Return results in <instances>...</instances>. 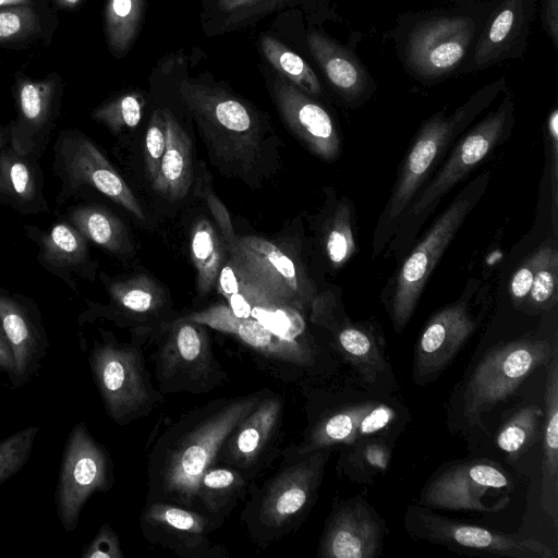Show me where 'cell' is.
<instances>
[{"label": "cell", "mask_w": 558, "mask_h": 558, "mask_svg": "<svg viewBox=\"0 0 558 558\" xmlns=\"http://www.w3.org/2000/svg\"><path fill=\"white\" fill-rule=\"evenodd\" d=\"M157 388L165 393H207L228 378L216 359L205 326L180 317L151 354Z\"/></svg>", "instance_id": "obj_7"}, {"label": "cell", "mask_w": 558, "mask_h": 558, "mask_svg": "<svg viewBox=\"0 0 558 558\" xmlns=\"http://www.w3.org/2000/svg\"><path fill=\"white\" fill-rule=\"evenodd\" d=\"M307 43L312 54L336 88L349 96L362 90L363 72L347 51L317 32L308 34Z\"/></svg>", "instance_id": "obj_33"}, {"label": "cell", "mask_w": 558, "mask_h": 558, "mask_svg": "<svg viewBox=\"0 0 558 558\" xmlns=\"http://www.w3.org/2000/svg\"><path fill=\"white\" fill-rule=\"evenodd\" d=\"M61 89L58 81L21 78L15 88L17 117L7 126L8 143L16 151L40 159L56 125Z\"/></svg>", "instance_id": "obj_20"}, {"label": "cell", "mask_w": 558, "mask_h": 558, "mask_svg": "<svg viewBox=\"0 0 558 558\" xmlns=\"http://www.w3.org/2000/svg\"><path fill=\"white\" fill-rule=\"evenodd\" d=\"M83 0H57L58 4L63 9H74L76 8Z\"/></svg>", "instance_id": "obj_54"}, {"label": "cell", "mask_w": 558, "mask_h": 558, "mask_svg": "<svg viewBox=\"0 0 558 558\" xmlns=\"http://www.w3.org/2000/svg\"><path fill=\"white\" fill-rule=\"evenodd\" d=\"M549 1L553 4L551 7L549 5V12L551 11L553 15L548 22H549V25L551 28L553 37L556 41L557 40V0H549Z\"/></svg>", "instance_id": "obj_52"}, {"label": "cell", "mask_w": 558, "mask_h": 558, "mask_svg": "<svg viewBox=\"0 0 558 558\" xmlns=\"http://www.w3.org/2000/svg\"><path fill=\"white\" fill-rule=\"evenodd\" d=\"M145 14V0H107L105 33L116 57H122L133 46Z\"/></svg>", "instance_id": "obj_35"}, {"label": "cell", "mask_w": 558, "mask_h": 558, "mask_svg": "<svg viewBox=\"0 0 558 558\" xmlns=\"http://www.w3.org/2000/svg\"><path fill=\"white\" fill-rule=\"evenodd\" d=\"M315 317L317 323L331 330L336 348L366 381L374 383L384 373L386 361L372 331L348 319L338 322L323 315Z\"/></svg>", "instance_id": "obj_29"}, {"label": "cell", "mask_w": 558, "mask_h": 558, "mask_svg": "<svg viewBox=\"0 0 558 558\" xmlns=\"http://www.w3.org/2000/svg\"><path fill=\"white\" fill-rule=\"evenodd\" d=\"M88 241L114 255L132 250L123 222L108 208L97 203L81 202L66 207L62 215Z\"/></svg>", "instance_id": "obj_30"}, {"label": "cell", "mask_w": 558, "mask_h": 558, "mask_svg": "<svg viewBox=\"0 0 558 558\" xmlns=\"http://www.w3.org/2000/svg\"><path fill=\"white\" fill-rule=\"evenodd\" d=\"M327 222L324 234L325 253L330 265L340 268L357 250L349 202H340Z\"/></svg>", "instance_id": "obj_38"}, {"label": "cell", "mask_w": 558, "mask_h": 558, "mask_svg": "<svg viewBox=\"0 0 558 558\" xmlns=\"http://www.w3.org/2000/svg\"><path fill=\"white\" fill-rule=\"evenodd\" d=\"M180 94L217 148L247 160L257 148L258 120L241 100L219 87L183 81Z\"/></svg>", "instance_id": "obj_10"}, {"label": "cell", "mask_w": 558, "mask_h": 558, "mask_svg": "<svg viewBox=\"0 0 558 558\" xmlns=\"http://www.w3.org/2000/svg\"><path fill=\"white\" fill-rule=\"evenodd\" d=\"M390 449L381 437H372L350 447L343 469L355 481H367L385 473L390 463Z\"/></svg>", "instance_id": "obj_39"}, {"label": "cell", "mask_w": 558, "mask_h": 558, "mask_svg": "<svg viewBox=\"0 0 558 558\" xmlns=\"http://www.w3.org/2000/svg\"><path fill=\"white\" fill-rule=\"evenodd\" d=\"M25 235L38 247L37 260L47 271L77 293L75 277L93 280L96 263L89 242L62 215L48 229L24 225Z\"/></svg>", "instance_id": "obj_23"}, {"label": "cell", "mask_w": 558, "mask_h": 558, "mask_svg": "<svg viewBox=\"0 0 558 558\" xmlns=\"http://www.w3.org/2000/svg\"><path fill=\"white\" fill-rule=\"evenodd\" d=\"M52 171L60 182L57 207L97 193L137 219L145 220V214L130 186L96 143L82 131L65 129L58 133L53 144Z\"/></svg>", "instance_id": "obj_6"}, {"label": "cell", "mask_w": 558, "mask_h": 558, "mask_svg": "<svg viewBox=\"0 0 558 558\" xmlns=\"http://www.w3.org/2000/svg\"><path fill=\"white\" fill-rule=\"evenodd\" d=\"M144 106L145 99L141 94L125 93L101 104L90 116L111 133L119 134L125 129L138 125Z\"/></svg>", "instance_id": "obj_40"}, {"label": "cell", "mask_w": 558, "mask_h": 558, "mask_svg": "<svg viewBox=\"0 0 558 558\" xmlns=\"http://www.w3.org/2000/svg\"><path fill=\"white\" fill-rule=\"evenodd\" d=\"M225 241L207 218L198 219L192 229L191 256L196 269V288L205 295L216 286L225 262Z\"/></svg>", "instance_id": "obj_34"}, {"label": "cell", "mask_w": 558, "mask_h": 558, "mask_svg": "<svg viewBox=\"0 0 558 558\" xmlns=\"http://www.w3.org/2000/svg\"><path fill=\"white\" fill-rule=\"evenodd\" d=\"M207 203L221 228L225 245H231L235 241L236 236L233 232L228 211L213 194L207 195Z\"/></svg>", "instance_id": "obj_49"}, {"label": "cell", "mask_w": 558, "mask_h": 558, "mask_svg": "<svg viewBox=\"0 0 558 558\" xmlns=\"http://www.w3.org/2000/svg\"><path fill=\"white\" fill-rule=\"evenodd\" d=\"M266 393L215 399L167 426L148 453L146 501L194 509L201 476L216 464L226 438Z\"/></svg>", "instance_id": "obj_1"}, {"label": "cell", "mask_w": 558, "mask_h": 558, "mask_svg": "<svg viewBox=\"0 0 558 558\" xmlns=\"http://www.w3.org/2000/svg\"><path fill=\"white\" fill-rule=\"evenodd\" d=\"M550 151V191H551V216L554 228H557V203H558V112L554 110L547 124Z\"/></svg>", "instance_id": "obj_48"}, {"label": "cell", "mask_w": 558, "mask_h": 558, "mask_svg": "<svg viewBox=\"0 0 558 558\" xmlns=\"http://www.w3.org/2000/svg\"><path fill=\"white\" fill-rule=\"evenodd\" d=\"M547 365L543 424V459L541 474V507L558 526V356Z\"/></svg>", "instance_id": "obj_27"}, {"label": "cell", "mask_w": 558, "mask_h": 558, "mask_svg": "<svg viewBox=\"0 0 558 558\" xmlns=\"http://www.w3.org/2000/svg\"><path fill=\"white\" fill-rule=\"evenodd\" d=\"M39 430V426L29 425L0 440V485L25 466Z\"/></svg>", "instance_id": "obj_41"}, {"label": "cell", "mask_w": 558, "mask_h": 558, "mask_svg": "<svg viewBox=\"0 0 558 558\" xmlns=\"http://www.w3.org/2000/svg\"><path fill=\"white\" fill-rule=\"evenodd\" d=\"M544 411L534 404L519 409L502 424L496 435V446L509 456L517 459L535 440Z\"/></svg>", "instance_id": "obj_37"}, {"label": "cell", "mask_w": 558, "mask_h": 558, "mask_svg": "<svg viewBox=\"0 0 558 558\" xmlns=\"http://www.w3.org/2000/svg\"><path fill=\"white\" fill-rule=\"evenodd\" d=\"M0 175L10 207L22 215L49 213L39 159L21 154L7 142L0 148Z\"/></svg>", "instance_id": "obj_26"}, {"label": "cell", "mask_w": 558, "mask_h": 558, "mask_svg": "<svg viewBox=\"0 0 558 558\" xmlns=\"http://www.w3.org/2000/svg\"><path fill=\"white\" fill-rule=\"evenodd\" d=\"M488 181L489 173L484 172L468 184L402 262L392 283L389 306L396 331H402L412 317L429 276L480 201Z\"/></svg>", "instance_id": "obj_4"}, {"label": "cell", "mask_w": 558, "mask_h": 558, "mask_svg": "<svg viewBox=\"0 0 558 558\" xmlns=\"http://www.w3.org/2000/svg\"><path fill=\"white\" fill-rule=\"evenodd\" d=\"M113 482L109 451L93 437L85 422L76 423L64 444L54 494L62 529L66 533L74 532L92 495L107 493Z\"/></svg>", "instance_id": "obj_9"}, {"label": "cell", "mask_w": 558, "mask_h": 558, "mask_svg": "<svg viewBox=\"0 0 558 558\" xmlns=\"http://www.w3.org/2000/svg\"><path fill=\"white\" fill-rule=\"evenodd\" d=\"M473 26L464 19H440L412 36L409 58L422 73L437 74L454 66L464 56Z\"/></svg>", "instance_id": "obj_25"}, {"label": "cell", "mask_w": 558, "mask_h": 558, "mask_svg": "<svg viewBox=\"0 0 558 558\" xmlns=\"http://www.w3.org/2000/svg\"><path fill=\"white\" fill-rule=\"evenodd\" d=\"M481 109L482 101L476 99L452 116L433 117L421 128L403 159L391 195L379 219L374 238V252L378 253L392 235L399 219L413 203L436 163Z\"/></svg>", "instance_id": "obj_5"}, {"label": "cell", "mask_w": 558, "mask_h": 558, "mask_svg": "<svg viewBox=\"0 0 558 558\" xmlns=\"http://www.w3.org/2000/svg\"><path fill=\"white\" fill-rule=\"evenodd\" d=\"M0 325L15 363V380L20 388L28 384L41 368L49 340L36 302L0 287Z\"/></svg>", "instance_id": "obj_18"}, {"label": "cell", "mask_w": 558, "mask_h": 558, "mask_svg": "<svg viewBox=\"0 0 558 558\" xmlns=\"http://www.w3.org/2000/svg\"><path fill=\"white\" fill-rule=\"evenodd\" d=\"M81 557L123 558L124 554L117 532L108 523H104L92 542L83 548Z\"/></svg>", "instance_id": "obj_47"}, {"label": "cell", "mask_w": 558, "mask_h": 558, "mask_svg": "<svg viewBox=\"0 0 558 558\" xmlns=\"http://www.w3.org/2000/svg\"><path fill=\"white\" fill-rule=\"evenodd\" d=\"M40 26V16L32 5L0 8V43L35 35Z\"/></svg>", "instance_id": "obj_43"}, {"label": "cell", "mask_w": 558, "mask_h": 558, "mask_svg": "<svg viewBox=\"0 0 558 558\" xmlns=\"http://www.w3.org/2000/svg\"><path fill=\"white\" fill-rule=\"evenodd\" d=\"M100 336L87 357L92 378L107 415L125 426L147 416L163 393L153 384L138 347L117 341L109 331L100 330Z\"/></svg>", "instance_id": "obj_3"}, {"label": "cell", "mask_w": 558, "mask_h": 558, "mask_svg": "<svg viewBox=\"0 0 558 558\" xmlns=\"http://www.w3.org/2000/svg\"><path fill=\"white\" fill-rule=\"evenodd\" d=\"M250 482L231 466H209L201 476L194 509L226 519L248 493Z\"/></svg>", "instance_id": "obj_31"}, {"label": "cell", "mask_w": 558, "mask_h": 558, "mask_svg": "<svg viewBox=\"0 0 558 558\" xmlns=\"http://www.w3.org/2000/svg\"><path fill=\"white\" fill-rule=\"evenodd\" d=\"M281 0H217L216 11L226 24H234L254 14L272 9Z\"/></svg>", "instance_id": "obj_46"}, {"label": "cell", "mask_w": 558, "mask_h": 558, "mask_svg": "<svg viewBox=\"0 0 558 558\" xmlns=\"http://www.w3.org/2000/svg\"><path fill=\"white\" fill-rule=\"evenodd\" d=\"M282 412V399L267 392L226 438L216 463L222 461L223 465L236 469L252 482L275 447Z\"/></svg>", "instance_id": "obj_21"}, {"label": "cell", "mask_w": 558, "mask_h": 558, "mask_svg": "<svg viewBox=\"0 0 558 558\" xmlns=\"http://www.w3.org/2000/svg\"><path fill=\"white\" fill-rule=\"evenodd\" d=\"M405 524L418 538L461 551H477L513 558H556L557 553L536 538L506 534L478 525L450 520L410 507Z\"/></svg>", "instance_id": "obj_11"}, {"label": "cell", "mask_w": 558, "mask_h": 558, "mask_svg": "<svg viewBox=\"0 0 558 558\" xmlns=\"http://www.w3.org/2000/svg\"><path fill=\"white\" fill-rule=\"evenodd\" d=\"M166 147V120L163 109L154 111L145 137V167L153 182L159 171Z\"/></svg>", "instance_id": "obj_44"}, {"label": "cell", "mask_w": 558, "mask_h": 558, "mask_svg": "<svg viewBox=\"0 0 558 558\" xmlns=\"http://www.w3.org/2000/svg\"><path fill=\"white\" fill-rule=\"evenodd\" d=\"M514 21L513 11L510 9L502 10L494 20L489 33L488 39L493 45L500 44L506 39L509 32L511 31Z\"/></svg>", "instance_id": "obj_50"}, {"label": "cell", "mask_w": 558, "mask_h": 558, "mask_svg": "<svg viewBox=\"0 0 558 558\" xmlns=\"http://www.w3.org/2000/svg\"><path fill=\"white\" fill-rule=\"evenodd\" d=\"M472 293V290L465 292L427 320L415 347L413 373L416 383L437 376L475 331L477 319L470 307Z\"/></svg>", "instance_id": "obj_17"}, {"label": "cell", "mask_w": 558, "mask_h": 558, "mask_svg": "<svg viewBox=\"0 0 558 558\" xmlns=\"http://www.w3.org/2000/svg\"><path fill=\"white\" fill-rule=\"evenodd\" d=\"M166 147L153 189L170 201L183 198L193 181L192 148L187 134L172 112L163 109Z\"/></svg>", "instance_id": "obj_28"}, {"label": "cell", "mask_w": 558, "mask_h": 558, "mask_svg": "<svg viewBox=\"0 0 558 558\" xmlns=\"http://www.w3.org/2000/svg\"><path fill=\"white\" fill-rule=\"evenodd\" d=\"M545 246L538 247L513 272L509 291L513 304L519 307L524 304V301L530 292L532 281L536 268L543 258Z\"/></svg>", "instance_id": "obj_45"}, {"label": "cell", "mask_w": 558, "mask_h": 558, "mask_svg": "<svg viewBox=\"0 0 558 558\" xmlns=\"http://www.w3.org/2000/svg\"><path fill=\"white\" fill-rule=\"evenodd\" d=\"M557 352L548 339H520L488 351L465 384L463 413L471 423L509 398L538 366Z\"/></svg>", "instance_id": "obj_8"}, {"label": "cell", "mask_w": 558, "mask_h": 558, "mask_svg": "<svg viewBox=\"0 0 558 558\" xmlns=\"http://www.w3.org/2000/svg\"><path fill=\"white\" fill-rule=\"evenodd\" d=\"M393 408L384 402L365 401L329 411L308 429L293 457L308 454L319 449L354 446L377 437L397 421Z\"/></svg>", "instance_id": "obj_19"}, {"label": "cell", "mask_w": 558, "mask_h": 558, "mask_svg": "<svg viewBox=\"0 0 558 558\" xmlns=\"http://www.w3.org/2000/svg\"><path fill=\"white\" fill-rule=\"evenodd\" d=\"M226 250L240 271L276 300L300 311L316 303V291L306 275L274 243L242 236Z\"/></svg>", "instance_id": "obj_13"}, {"label": "cell", "mask_w": 558, "mask_h": 558, "mask_svg": "<svg viewBox=\"0 0 558 558\" xmlns=\"http://www.w3.org/2000/svg\"><path fill=\"white\" fill-rule=\"evenodd\" d=\"M0 373L8 376L11 386L15 380V363L11 348L0 325Z\"/></svg>", "instance_id": "obj_51"}, {"label": "cell", "mask_w": 558, "mask_h": 558, "mask_svg": "<svg viewBox=\"0 0 558 558\" xmlns=\"http://www.w3.org/2000/svg\"><path fill=\"white\" fill-rule=\"evenodd\" d=\"M384 526L367 504L351 499L336 506L320 538L318 557L374 558L383 548Z\"/></svg>", "instance_id": "obj_22"}, {"label": "cell", "mask_w": 558, "mask_h": 558, "mask_svg": "<svg viewBox=\"0 0 558 558\" xmlns=\"http://www.w3.org/2000/svg\"><path fill=\"white\" fill-rule=\"evenodd\" d=\"M272 93L283 120L307 148L324 160L336 159L341 142L327 111L280 75L274 81Z\"/></svg>", "instance_id": "obj_24"}, {"label": "cell", "mask_w": 558, "mask_h": 558, "mask_svg": "<svg viewBox=\"0 0 558 558\" xmlns=\"http://www.w3.org/2000/svg\"><path fill=\"white\" fill-rule=\"evenodd\" d=\"M511 125L512 107L505 101L497 111L485 117L460 140L420 197L411 204L408 219L418 218L430 210L446 193L464 180L506 141Z\"/></svg>", "instance_id": "obj_14"}, {"label": "cell", "mask_w": 558, "mask_h": 558, "mask_svg": "<svg viewBox=\"0 0 558 558\" xmlns=\"http://www.w3.org/2000/svg\"><path fill=\"white\" fill-rule=\"evenodd\" d=\"M33 0H0V8L32 5Z\"/></svg>", "instance_id": "obj_53"}, {"label": "cell", "mask_w": 558, "mask_h": 558, "mask_svg": "<svg viewBox=\"0 0 558 558\" xmlns=\"http://www.w3.org/2000/svg\"><path fill=\"white\" fill-rule=\"evenodd\" d=\"M184 317L235 337L257 357L279 368H307L314 366L316 362L313 343L284 339L251 317H236L227 304H216Z\"/></svg>", "instance_id": "obj_16"}, {"label": "cell", "mask_w": 558, "mask_h": 558, "mask_svg": "<svg viewBox=\"0 0 558 558\" xmlns=\"http://www.w3.org/2000/svg\"><path fill=\"white\" fill-rule=\"evenodd\" d=\"M510 487L509 476L492 461L457 463L428 481L421 493L420 505L488 512L496 509L484 502L486 494Z\"/></svg>", "instance_id": "obj_15"}, {"label": "cell", "mask_w": 558, "mask_h": 558, "mask_svg": "<svg viewBox=\"0 0 558 558\" xmlns=\"http://www.w3.org/2000/svg\"><path fill=\"white\" fill-rule=\"evenodd\" d=\"M260 49L267 61L280 76L305 94H320V83L308 64L277 38L263 34Z\"/></svg>", "instance_id": "obj_36"}, {"label": "cell", "mask_w": 558, "mask_h": 558, "mask_svg": "<svg viewBox=\"0 0 558 558\" xmlns=\"http://www.w3.org/2000/svg\"><path fill=\"white\" fill-rule=\"evenodd\" d=\"M330 449L294 457L251 494L242 511L251 537L267 546L299 527L313 506Z\"/></svg>", "instance_id": "obj_2"}, {"label": "cell", "mask_w": 558, "mask_h": 558, "mask_svg": "<svg viewBox=\"0 0 558 558\" xmlns=\"http://www.w3.org/2000/svg\"><path fill=\"white\" fill-rule=\"evenodd\" d=\"M223 522V518L167 501H146L140 515L146 541L182 558L228 557L211 537Z\"/></svg>", "instance_id": "obj_12"}, {"label": "cell", "mask_w": 558, "mask_h": 558, "mask_svg": "<svg viewBox=\"0 0 558 558\" xmlns=\"http://www.w3.org/2000/svg\"><path fill=\"white\" fill-rule=\"evenodd\" d=\"M106 289L111 307L105 314L122 316L135 322L156 317L163 306L160 288L147 276L141 275L126 280H107Z\"/></svg>", "instance_id": "obj_32"}, {"label": "cell", "mask_w": 558, "mask_h": 558, "mask_svg": "<svg viewBox=\"0 0 558 558\" xmlns=\"http://www.w3.org/2000/svg\"><path fill=\"white\" fill-rule=\"evenodd\" d=\"M557 284L558 251L555 246L546 245L524 303L533 310L551 307L557 301Z\"/></svg>", "instance_id": "obj_42"}]
</instances>
